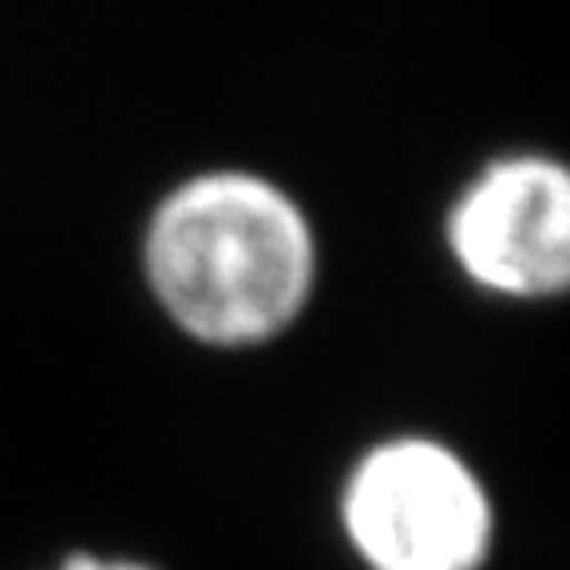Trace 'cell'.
Wrapping results in <instances>:
<instances>
[{
    "mask_svg": "<svg viewBox=\"0 0 570 570\" xmlns=\"http://www.w3.org/2000/svg\"><path fill=\"white\" fill-rule=\"evenodd\" d=\"M155 302L206 345H258L302 313L313 289V234L294 198L242 170L170 190L147 226Z\"/></svg>",
    "mask_w": 570,
    "mask_h": 570,
    "instance_id": "1",
    "label": "cell"
},
{
    "mask_svg": "<svg viewBox=\"0 0 570 570\" xmlns=\"http://www.w3.org/2000/svg\"><path fill=\"white\" fill-rule=\"evenodd\" d=\"M345 531L373 570H475L491 543V508L460 455L392 440L348 475Z\"/></svg>",
    "mask_w": 570,
    "mask_h": 570,
    "instance_id": "2",
    "label": "cell"
},
{
    "mask_svg": "<svg viewBox=\"0 0 570 570\" xmlns=\"http://www.w3.org/2000/svg\"><path fill=\"white\" fill-rule=\"evenodd\" d=\"M448 242L480 285L511 297L570 289V170L551 159H503L455 203Z\"/></svg>",
    "mask_w": 570,
    "mask_h": 570,
    "instance_id": "3",
    "label": "cell"
},
{
    "mask_svg": "<svg viewBox=\"0 0 570 570\" xmlns=\"http://www.w3.org/2000/svg\"><path fill=\"white\" fill-rule=\"evenodd\" d=\"M63 570H151V567H139V562H127V559H96V554H76V559L63 562Z\"/></svg>",
    "mask_w": 570,
    "mask_h": 570,
    "instance_id": "4",
    "label": "cell"
}]
</instances>
